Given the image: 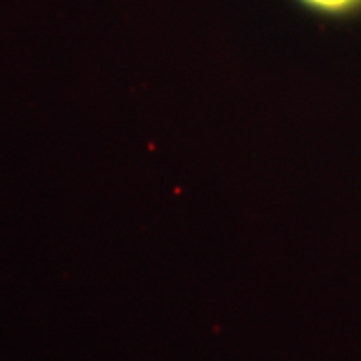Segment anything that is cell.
<instances>
[{
  "mask_svg": "<svg viewBox=\"0 0 361 361\" xmlns=\"http://www.w3.org/2000/svg\"><path fill=\"white\" fill-rule=\"evenodd\" d=\"M305 11L327 16V18H348L361 13V0H295Z\"/></svg>",
  "mask_w": 361,
  "mask_h": 361,
  "instance_id": "cell-1",
  "label": "cell"
}]
</instances>
